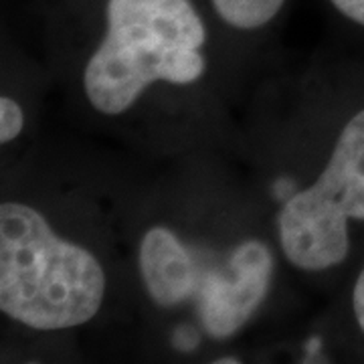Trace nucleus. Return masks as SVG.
Wrapping results in <instances>:
<instances>
[{
	"label": "nucleus",
	"mask_w": 364,
	"mask_h": 364,
	"mask_svg": "<svg viewBox=\"0 0 364 364\" xmlns=\"http://www.w3.org/2000/svg\"><path fill=\"white\" fill-rule=\"evenodd\" d=\"M140 273L148 296L160 308H174L195 296L198 253L164 227H154L140 243Z\"/></svg>",
	"instance_id": "5"
},
{
	"label": "nucleus",
	"mask_w": 364,
	"mask_h": 364,
	"mask_svg": "<svg viewBox=\"0 0 364 364\" xmlns=\"http://www.w3.org/2000/svg\"><path fill=\"white\" fill-rule=\"evenodd\" d=\"M105 273L87 249L55 235L39 210L0 207V310L35 330L85 324L102 308Z\"/></svg>",
	"instance_id": "2"
},
{
	"label": "nucleus",
	"mask_w": 364,
	"mask_h": 364,
	"mask_svg": "<svg viewBox=\"0 0 364 364\" xmlns=\"http://www.w3.org/2000/svg\"><path fill=\"white\" fill-rule=\"evenodd\" d=\"M286 0H213L215 11L235 28H259L267 25Z\"/></svg>",
	"instance_id": "6"
},
{
	"label": "nucleus",
	"mask_w": 364,
	"mask_h": 364,
	"mask_svg": "<svg viewBox=\"0 0 364 364\" xmlns=\"http://www.w3.org/2000/svg\"><path fill=\"white\" fill-rule=\"evenodd\" d=\"M272 275V251L257 239L243 241L217 265L198 253V279L191 301L208 336L229 338L247 324L269 291Z\"/></svg>",
	"instance_id": "4"
},
{
	"label": "nucleus",
	"mask_w": 364,
	"mask_h": 364,
	"mask_svg": "<svg viewBox=\"0 0 364 364\" xmlns=\"http://www.w3.org/2000/svg\"><path fill=\"white\" fill-rule=\"evenodd\" d=\"M352 308H354V316H356V322L360 326V330L364 332V269L356 279V286H354V294H352Z\"/></svg>",
	"instance_id": "9"
},
{
	"label": "nucleus",
	"mask_w": 364,
	"mask_h": 364,
	"mask_svg": "<svg viewBox=\"0 0 364 364\" xmlns=\"http://www.w3.org/2000/svg\"><path fill=\"white\" fill-rule=\"evenodd\" d=\"M340 13L364 26V0H330Z\"/></svg>",
	"instance_id": "8"
},
{
	"label": "nucleus",
	"mask_w": 364,
	"mask_h": 364,
	"mask_svg": "<svg viewBox=\"0 0 364 364\" xmlns=\"http://www.w3.org/2000/svg\"><path fill=\"white\" fill-rule=\"evenodd\" d=\"M25 126L23 107L14 102L13 97L0 100V142L9 144L14 140Z\"/></svg>",
	"instance_id": "7"
},
{
	"label": "nucleus",
	"mask_w": 364,
	"mask_h": 364,
	"mask_svg": "<svg viewBox=\"0 0 364 364\" xmlns=\"http://www.w3.org/2000/svg\"><path fill=\"white\" fill-rule=\"evenodd\" d=\"M364 221V109L340 134L328 166L279 210V243L289 263L326 272L348 257V221Z\"/></svg>",
	"instance_id": "3"
},
{
	"label": "nucleus",
	"mask_w": 364,
	"mask_h": 364,
	"mask_svg": "<svg viewBox=\"0 0 364 364\" xmlns=\"http://www.w3.org/2000/svg\"><path fill=\"white\" fill-rule=\"evenodd\" d=\"M107 33L85 67L90 104L107 116L130 109L154 81L193 83L205 73L207 31L188 0H107Z\"/></svg>",
	"instance_id": "1"
}]
</instances>
